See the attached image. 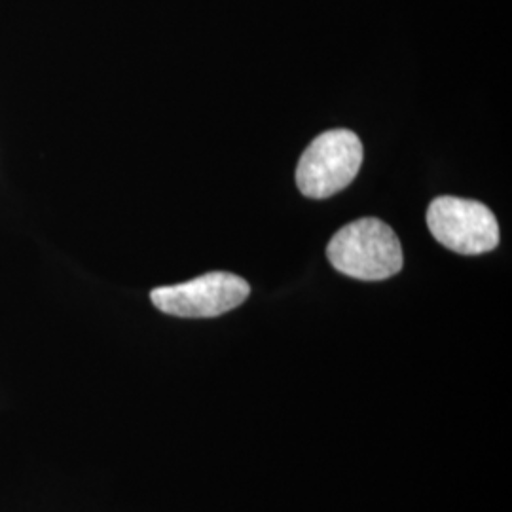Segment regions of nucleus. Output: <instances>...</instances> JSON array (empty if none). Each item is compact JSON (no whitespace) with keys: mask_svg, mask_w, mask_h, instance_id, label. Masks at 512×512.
<instances>
[{"mask_svg":"<svg viewBox=\"0 0 512 512\" xmlns=\"http://www.w3.org/2000/svg\"><path fill=\"white\" fill-rule=\"evenodd\" d=\"M433 238L459 255L490 253L499 245V224L484 203L440 196L427 209Z\"/></svg>","mask_w":512,"mask_h":512,"instance_id":"obj_3","label":"nucleus"},{"mask_svg":"<svg viewBox=\"0 0 512 512\" xmlns=\"http://www.w3.org/2000/svg\"><path fill=\"white\" fill-rule=\"evenodd\" d=\"M361 164V139L349 129H330L304 150L296 167V184L306 198L325 200L348 188Z\"/></svg>","mask_w":512,"mask_h":512,"instance_id":"obj_2","label":"nucleus"},{"mask_svg":"<svg viewBox=\"0 0 512 512\" xmlns=\"http://www.w3.org/2000/svg\"><path fill=\"white\" fill-rule=\"evenodd\" d=\"M251 294L249 283L236 274L211 272L192 281L158 287L150 293L152 304L167 315L209 319L236 310Z\"/></svg>","mask_w":512,"mask_h":512,"instance_id":"obj_4","label":"nucleus"},{"mask_svg":"<svg viewBox=\"0 0 512 512\" xmlns=\"http://www.w3.org/2000/svg\"><path fill=\"white\" fill-rule=\"evenodd\" d=\"M334 270L361 281H384L403 270L399 236L380 219H359L338 230L327 247Z\"/></svg>","mask_w":512,"mask_h":512,"instance_id":"obj_1","label":"nucleus"}]
</instances>
